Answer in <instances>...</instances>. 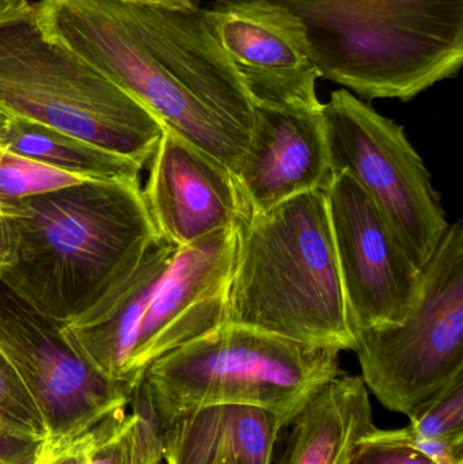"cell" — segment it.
I'll return each mask as SVG.
<instances>
[{"label":"cell","instance_id":"6da1fadb","mask_svg":"<svg viewBox=\"0 0 463 464\" xmlns=\"http://www.w3.org/2000/svg\"><path fill=\"white\" fill-rule=\"evenodd\" d=\"M46 37L81 54L165 127L238 173L255 121L241 73L198 2H35Z\"/></svg>","mask_w":463,"mask_h":464},{"label":"cell","instance_id":"7a4b0ae2","mask_svg":"<svg viewBox=\"0 0 463 464\" xmlns=\"http://www.w3.org/2000/svg\"><path fill=\"white\" fill-rule=\"evenodd\" d=\"M140 179H92L2 201L0 283L60 326L72 324L159 239Z\"/></svg>","mask_w":463,"mask_h":464},{"label":"cell","instance_id":"3957f363","mask_svg":"<svg viewBox=\"0 0 463 464\" xmlns=\"http://www.w3.org/2000/svg\"><path fill=\"white\" fill-rule=\"evenodd\" d=\"M226 324L353 351L325 190L252 214L239 227Z\"/></svg>","mask_w":463,"mask_h":464},{"label":"cell","instance_id":"277c9868","mask_svg":"<svg viewBox=\"0 0 463 464\" xmlns=\"http://www.w3.org/2000/svg\"><path fill=\"white\" fill-rule=\"evenodd\" d=\"M304 29L321 78L410 101L463 63V0H261Z\"/></svg>","mask_w":463,"mask_h":464},{"label":"cell","instance_id":"5b68a950","mask_svg":"<svg viewBox=\"0 0 463 464\" xmlns=\"http://www.w3.org/2000/svg\"><path fill=\"white\" fill-rule=\"evenodd\" d=\"M342 373L339 349L223 324L155 360L133 400L158 430L219 405L263 409L287 430L307 402Z\"/></svg>","mask_w":463,"mask_h":464},{"label":"cell","instance_id":"8992f818","mask_svg":"<svg viewBox=\"0 0 463 464\" xmlns=\"http://www.w3.org/2000/svg\"><path fill=\"white\" fill-rule=\"evenodd\" d=\"M0 108L144 168L165 128L81 54L46 37L30 0L0 3Z\"/></svg>","mask_w":463,"mask_h":464},{"label":"cell","instance_id":"52a82bcc","mask_svg":"<svg viewBox=\"0 0 463 464\" xmlns=\"http://www.w3.org/2000/svg\"><path fill=\"white\" fill-rule=\"evenodd\" d=\"M420 276L418 303L402 324L353 333L367 389L408 419L463 375L461 222L449 226Z\"/></svg>","mask_w":463,"mask_h":464},{"label":"cell","instance_id":"ba28073f","mask_svg":"<svg viewBox=\"0 0 463 464\" xmlns=\"http://www.w3.org/2000/svg\"><path fill=\"white\" fill-rule=\"evenodd\" d=\"M332 177L348 173L374 201L413 264L431 258L449 223L404 128L342 89L323 103Z\"/></svg>","mask_w":463,"mask_h":464},{"label":"cell","instance_id":"9c48e42d","mask_svg":"<svg viewBox=\"0 0 463 464\" xmlns=\"http://www.w3.org/2000/svg\"><path fill=\"white\" fill-rule=\"evenodd\" d=\"M0 353L37 406L46 451H54L133 401L127 384L103 378L67 343L62 326L41 315L0 283Z\"/></svg>","mask_w":463,"mask_h":464},{"label":"cell","instance_id":"30bf717a","mask_svg":"<svg viewBox=\"0 0 463 464\" xmlns=\"http://www.w3.org/2000/svg\"><path fill=\"white\" fill-rule=\"evenodd\" d=\"M325 193L352 333L402 324L418 303L420 269L350 174L332 177Z\"/></svg>","mask_w":463,"mask_h":464},{"label":"cell","instance_id":"8fae6325","mask_svg":"<svg viewBox=\"0 0 463 464\" xmlns=\"http://www.w3.org/2000/svg\"><path fill=\"white\" fill-rule=\"evenodd\" d=\"M239 227L212 232L177 250L130 352L127 382L133 389L155 360L226 324Z\"/></svg>","mask_w":463,"mask_h":464},{"label":"cell","instance_id":"7c38bea8","mask_svg":"<svg viewBox=\"0 0 463 464\" xmlns=\"http://www.w3.org/2000/svg\"><path fill=\"white\" fill-rule=\"evenodd\" d=\"M146 168L141 192L158 237L168 245L185 247L252 217L236 173L170 128H163Z\"/></svg>","mask_w":463,"mask_h":464},{"label":"cell","instance_id":"4fadbf2b","mask_svg":"<svg viewBox=\"0 0 463 464\" xmlns=\"http://www.w3.org/2000/svg\"><path fill=\"white\" fill-rule=\"evenodd\" d=\"M255 121L236 173L252 214L332 181L323 103L315 94L255 100Z\"/></svg>","mask_w":463,"mask_h":464},{"label":"cell","instance_id":"5bb4252c","mask_svg":"<svg viewBox=\"0 0 463 464\" xmlns=\"http://www.w3.org/2000/svg\"><path fill=\"white\" fill-rule=\"evenodd\" d=\"M178 248L158 239L133 269L86 313L62 326L67 343L103 378L127 384L130 352L144 313Z\"/></svg>","mask_w":463,"mask_h":464},{"label":"cell","instance_id":"9a60e30c","mask_svg":"<svg viewBox=\"0 0 463 464\" xmlns=\"http://www.w3.org/2000/svg\"><path fill=\"white\" fill-rule=\"evenodd\" d=\"M204 15L241 76L290 79L318 72L304 29L282 8L261 0H217Z\"/></svg>","mask_w":463,"mask_h":464},{"label":"cell","instance_id":"2e32d148","mask_svg":"<svg viewBox=\"0 0 463 464\" xmlns=\"http://www.w3.org/2000/svg\"><path fill=\"white\" fill-rule=\"evenodd\" d=\"M285 430L274 413L250 406L198 409L160 428L166 464H272Z\"/></svg>","mask_w":463,"mask_h":464},{"label":"cell","instance_id":"e0dca14e","mask_svg":"<svg viewBox=\"0 0 463 464\" xmlns=\"http://www.w3.org/2000/svg\"><path fill=\"white\" fill-rule=\"evenodd\" d=\"M287 428L276 464H353L359 441L377 428L362 376L326 383Z\"/></svg>","mask_w":463,"mask_h":464},{"label":"cell","instance_id":"ac0fdd59","mask_svg":"<svg viewBox=\"0 0 463 464\" xmlns=\"http://www.w3.org/2000/svg\"><path fill=\"white\" fill-rule=\"evenodd\" d=\"M0 150L90 179H140L144 166L0 108Z\"/></svg>","mask_w":463,"mask_h":464},{"label":"cell","instance_id":"d6986e66","mask_svg":"<svg viewBox=\"0 0 463 464\" xmlns=\"http://www.w3.org/2000/svg\"><path fill=\"white\" fill-rule=\"evenodd\" d=\"M87 464H163L162 438L154 420L135 411L103 422Z\"/></svg>","mask_w":463,"mask_h":464},{"label":"cell","instance_id":"ffe728a7","mask_svg":"<svg viewBox=\"0 0 463 464\" xmlns=\"http://www.w3.org/2000/svg\"><path fill=\"white\" fill-rule=\"evenodd\" d=\"M0 203L56 192L63 188L92 181L86 177L53 168L0 150Z\"/></svg>","mask_w":463,"mask_h":464},{"label":"cell","instance_id":"44dd1931","mask_svg":"<svg viewBox=\"0 0 463 464\" xmlns=\"http://www.w3.org/2000/svg\"><path fill=\"white\" fill-rule=\"evenodd\" d=\"M405 430L421 439L463 435V375L416 411Z\"/></svg>","mask_w":463,"mask_h":464},{"label":"cell","instance_id":"7402d4cb","mask_svg":"<svg viewBox=\"0 0 463 464\" xmlns=\"http://www.w3.org/2000/svg\"><path fill=\"white\" fill-rule=\"evenodd\" d=\"M0 413L45 436L43 419L10 362L0 353Z\"/></svg>","mask_w":463,"mask_h":464},{"label":"cell","instance_id":"603a6c76","mask_svg":"<svg viewBox=\"0 0 463 464\" xmlns=\"http://www.w3.org/2000/svg\"><path fill=\"white\" fill-rule=\"evenodd\" d=\"M366 440L377 443L399 444L410 447L426 455L437 464H463V435L442 439H421L410 435L405 428L401 430H374L364 436Z\"/></svg>","mask_w":463,"mask_h":464},{"label":"cell","instance_id":"cb8c5ba5","mask_svg":"<svg viewBox=\"0 0 463 464\" xmlns=\"http://www.w3.org/2000/svg\"><path fill=\"white\" fill-rule=\"evenodd\" d=\"M45 452V436L0 413V464H34Z\"/></svg>","mask_w":463,"mask_h":464},{"label":"cell","instance_id":"d4e9b609","mask_svg":"<svg viewBox=\"0 0 463 464\" xmlns=\"http://www.w3.org/2000/svg\"><path fill=\"white\" fill-rule=\"evenodd\" d=\"M353 464H437L426 455L399 444L377 443L362 438L353 452Z\"/></svg>","mask_w":463,"mask_h":464},{"label":"cell","instance_id":"484cf974","mask_svg":"<svg viewBox=\"0 0 463 464\" xmlns=\"http://www.w3.org/2000/svg\"><path fill=\"white\" fill-rule=\"evenodd\" d=\"M97 435L98 427L54 451H46L43 464H87Z\"/></svg>","mask_w":463,"mask_h":464},{"label":"cell","instance_id":"4316f807","mask_svg":"<svg viewBox=\"0 0 463 464\" xmlns=\"http://www.w3.org/2000/svg\"><path fill=\"white\" fill-rule=\"evenodd\" d=\"M113 2L150 5H192V3L198 2V0H113Z\"/></svg>","mask_w":463,"mask_h":464},{"label":"cell","instance_id":"83f0119b","mask_svg":"<svg viewBox=\"0 0 463 464\" xmlns=\"http://www.w3.org/2000/svg\"><path fill=\"white\" fill-rule=\"evenodd\" d=\"M7 256V230L3 218H0V266L5 264Z\"/></svg>","mask_w":463,"mask_h":464},{"label":"cell","instance_id":"f1b7e54d","mask_svg":"<svg viewBox=\"0 0 463 464\" xmlns=\"http://www.w3.org/2000/svg\"><path fill=\"white\" fill-rule=\"evenodd\" d=\"M45 452H46V449H45ZM45 452H43V457H41L40 459H38L37 462H35L34 464H43V463H45Z\"/></svg>","mask_w":463,"mask_h":464},{"label":"cell","instance_id":"f546056e","mask_svg":"<svg viewBox=\"0 0 463 464\" xmlns=\"http://www.w3.org/2000/svg\"><path fill=\"white\" fill-rule=\"evenodd\" d=\"M0 154H2V151H0ZM3 217V209H2V203H0V218Z\"/></svg>","mask_w":463,"mask_h":464},{"label":"cell","instance_id":"4dcf8cb0","mask_svg":"<svg viewBox=\"0 0 463 464\" xmlns=\"http://www.w3.org/2000/svg\"><path fill=\"white\" fill-rule=\"evenodd\" d=\"M222 464H236V463H233V462H225V463H222Z\"/></svg>","mask_w":463,"mask_h":464},{"label":"cell","instance_id":"1f68e13d","mask_svg":"<svg viewBox=\"0 0 463 464\" xmlns=\"http://www.w3.org/2000/svg\"><path fill=\"white\" fill-rule=\"evenodd\" d=\"M2 2H5V0H0V3H2Z\"/></svg>","mask_w":463,"mask_h":464}]
</instances>
